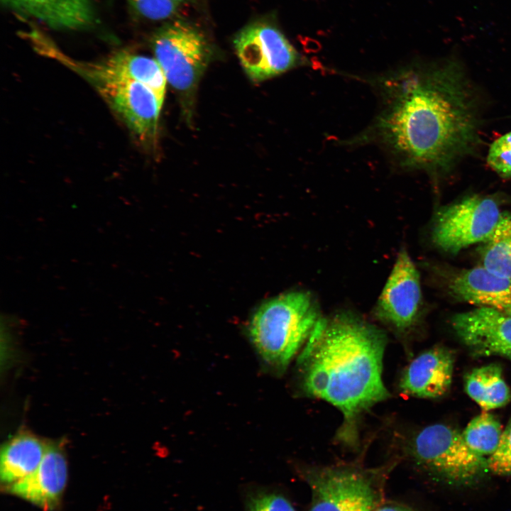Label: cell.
<instances>
[{"instance_id":"obj_1","label":"cell","mask_w":511,"mask_h":511,"mask_svg":"<svg viewBox=\"0 0 511 511\" xmlns=\"http://www.w3.org/2000/svg\"><path fill=\"white\" fill-rule=\"evenodd\" d=\"M379 99L375 118L347 145L375 144L394 165L447 170L478 138L476 108L456 62L412 64L368 79Z\"/></svg>"},{"instance_id":"obj_2","label":"cell","mask_w":511,"mask_h":511,"mask_svg":"<svg viewBox=\"0 0 511 511\" xmlns=\"http://www.w3.org/2000/svg\"><path fill=\"white\" fill-rule=\"evenodd\" d=\"M386 343L379 328L342 312L321 317L298 357L304 392L341 412L336 436L346 444H356L362 415L390 396L383 380Z\"/></svg>"},{"instance_id":"obj_3","label":"cell","mask_w":511,"mask_h":511,"mask_svg":"<svg viewBox=\"0 0 511 511\" xmlns=\"http://www.w3.org/2000/svg\"><path fill=\"white\" fill-rule=\"evenodd\" d=\"M312 297L290 292L263 303L250 321V339L263 360L285 369L305 344L321 319Z\"/></svg>"},{"instance_id":"obj_4","label":"cell","mask_w":511,"mask_h":511,"mask_svg":"<svg viewBox=\"0 0 511 511\" xmlns=\"http://www.w3.org/2000/svg\"><path fill=\"white\" fill-rule=\"evenodd\" d=\"M153 47L167 82L182 95L192 94L210 57L203 35L192 26L177 21L158 31Z\"/></svg>"},{"instance_id":"obj_5","label":"cell","mask_w":511,"mask_h":511,"mask_svg":"<svg viewBox=\"0 0 511 511\" xmlns=\"http://www.w3.org/2000/svg\"><path fill=\"white\" fill-rule=\"evenodd\" d=\"M410 450L418 463L455 481H471L488 470V458L474 453L461 432L444 424H431L418 432Z\"/></svg>"},{"instance_id":"obj_6","label":"cell","mask_w":511,"mask_h":511,"mask_svg":"<svg viewBox=\"0 0 511 511\" xmlns=\"http://www.w3.org/2000/svg\"><path fill=\"white\" fill-rule=\"evenodd\" d=\"M502 213L495 200L472 195L440 209L434 218L433 243L444 252L456 254L492 233Z\"/></svg>"},{"instance_id":"obj_7","label":"cell","mask_w":511,"mask_h":511,"mask_svg":"<svg viewBox=\"0 0 511 511\" xmlns=\"http://www.w3.org/2000/svg\"><path fill=\"white\" fill-rule=\"evenodd\" d=\"M233 43L246 72L256 82L307 62L285 35L270 24H251L238 33Z\"/></svg>"},{"instance_id":"obj_8","label":"cell","mask_w":511,"mask_h":511,"mask_svg":"<svg viewBox=\"0 0 511 511\" xmlns=\"http://www.w3.org/2000/svg\"><path fill=\"white\" fill-rule=\"evenodd\" d=\"M85 76L134 133L143 140L155 136L163 102L150 88L131 79Z\"/></svg>"},{"instance_id":"obj_9","label":"cell","mask_w":511,"mask_h":511,"mask_svg":"<svg viewBox=\"0 0 511 511\" xmlns=\"http://www.w3.org/2000/svg\"><path fill=\"white\" fill-rule=\"evenodd\" d=\"M312 490L309 511H373L375 491L369 479L351 468H322L307 476Z\"/></svg>"},{"instance_id":"obj_10","label":"cell","mask_w":511,"mask_h":511,"mask_svg":"<svg viewBox=\"0 0 511 511\" xmlns=\"http://www.w3.org/2000/svg\"><path fill=\"white\" fill-rule=\"evenodd\" d=\"M422 292L418 271L406 251L402 250L378 301L375 314L399 331L416 322Z\"/></svg>"},{"instance_id":"obj_11","label":"cell","mask_w":511,"mask_h":511,"mask_svg":"<svg viewBox=\"0 0 511 511\" xmlns=\"http://www.w3.org/2000/svg\"><path fill=\"white\" fill-rule=\"evenodd\" d=\"M451 323L473 356H499L511 361V314L478 307L455 314Z\"/></svg>"},{"instance_id":"obj_12","label":"cell","mask_w":511,"mask_h":511,"mask_svg":"<svg viewBox=\"0 0 511 511\" xmlns=\"http://www.w3.org/2000/svg\"><path fill=\"white\" fill-rule=\"evenodd\" d=\"M67 481V463L62 449L49 443L37 468L6 488L44 510H52L58 506Z\"/></svg>"},{"instance_id":"obj_13","label":"cell","mask_w":511,"mask_h":511,"mask_svg":"<svg viewBox=\"0 0 511 511\" xmlns=\"http://www.w3.org/2000/svg\"><path fill=\"white\" fill-rule=\"evenodd\" d=\"M454 356L444 346L431 348L415 357L405 369L399 383L406 395L434 399L449 390L453 378Z\"/></svg>"},{"instance_id":"obj_14","label":"cell","mask_w":511,"mask_h":511,"mask_svg":"<svg viewBox=\"0 0 511 511\" xmlns=\"http://www.w3.org/2000/svg\"><path fill=\"white\" fill-rule=\"evenodd\" d=\"M449 287L458 300L511 314V280L482 265L456 273Z\"/></svg>"},{"instance_id":"obj_15","label":"cell","mask_w":511,"mask_h":511,"mask_svg":"<svg viewBox=\"0 0 511 511\" xmlns=\"http://www.w3.org/2000/svg\"><path fill=\"white\" fill-rule=\"evenodd\" d=\"M10 8L53 28L79 29L94 20L91 0H2Z\"/></svg>"},{"instance_id":"obj_16","label":"cell","mask_w":511,"mask_h":511,"mask_svg":"<svg viewBox=\"0 0 511 511\" xmlns=\"http://www.w3.org/2000/svg\"><path fill=\"white\" fill-rule=\"evenodd\" d=\"M83 70L92 75L141 82L163 103L167 79L155 58L121 52L101 63L84 65Z\"/></svg>"},{"instance_id":"obj_17","label":"cell","mask_w":511,"mask_h":511,"mask_svg":"<svg viewBox=\"0 0 511 511\" xmlns=\"http://www.w3.org/2000/svg\"><path fill=\"white\" fill-rule=\"evenodd\" d=\"M48 444L29 433H20L1 447L0 479L8 487L33 473L40 463Z\"/></svg>"},{"instance_id":"obj_18","label":"cell","mask_w":511,"mask_h":511,"mask_svg":"<svg viewBox=\"0 0 511 511\" xmlns=\"http://www.w3.org/2000/svg\"><path fill=\"white\" fill-rule=\"evenodd\" d=\"M464 383L468 395L484 411L502 407L511 400V390L498 364L473 369L465 376Z\"/></svg>"},{"instance_id":"obj_19","label":"cell","mask_w":511,"mask_h":511,"mask_svg":"<svg viewBox=\"0 0 511 511\" xmlns=\"http://www.w3.org/2000/svg\"><path fill=\"white\" fill-rule=\"evenodd\" d=\"M483 243L482 266L511 280V214L502 213L496 227Z\"/></svg>"},{"instance_id":"obj_20","label":"cell","mask_w":511,"mask_h":511,"mask_svg":"<svg viewBox=\"0 0 511 511\" xmlns=\"http://www.w3.org/2000/svg\"><path fill=\"white\" fill-rule=\"evenodd\" d=\"M502 429L492 414L484 411L473 418L461 432L468 446L476 454L490 457L497 449Z\"/></svg>"},{"instance_id":"obj_21","label":"cell","mask_w":511,"mask_h":511,"mask_svg":"<svg viewBox=\"0 0 511 511\" xmlns=\"http://www.w3.org/2000/svg\"><path fill=\"white\" fill-rule=\"evenodd\" d=\"M487 161L500 176L511 177V132L498 138L491 144Z\"/></svg>"},{"instance_id":"obj_22","label":"cell","mask_w":511,"mask_h":511,"mask_svg":"<svg viewBox=\"0 0 511 511\" xmlns=\"http://www.w3.org/2000/svg\"><path fill=\"white\" fill-rule=\"evenodd\" d=\"M488 466L495 474L511 476V419L502 431L497 449L488 458Z\"/></svg>"},{"instance_id":"obj_23","label":"cell","mask_w":511,"mask_h":511,"mask_svg":"<svg viewBox=\"0 0 511 511\" xmlns=\"http://www.w3.org/2000/svg\"><path fill=\"white\" fill-rule=\"evenodd\" d=\"M248 511H295L283 496L263 491L251 493L247 498Z\"/></svg>"},{"instance_id":"obj_24","label":"cell","mask_w":511,"mask_h":511,"mask_svg":"<svg viewBox=\"0 0 511 511\" xmlns=\"http://www.w3.org/2000/svg\"><path fill=\"white\" fill-rule=\"evenodd\" d=\"M136 10L150 20H163L172 16L179 4L172 0H131Z\"/></svg>"},{"instance_id":"obj_25","label":"cell","mask_w":511,"mask_h":511,"mask_svg":"<svg viewBox=\"0 0 511 511\" xmlns=\"http://www.w3.org/2000/svg\"><path fill=\"white\" fill-rule=\"evenodd\" d=\"M373 511H414L412 509L401 505L397 504H386L381 505L375 509H374Z\"/></svg>"},{"instance_id":"obj_26","label":"cell","mask_w":511,"mask_h":511,"mask_svg":"<svg viewBox=\"0 0 511 511\" xmlns=\"http://www.w3.org/2000/svg\"><path fill=\"white\" fill-rule=\"evenodd\" d=\"M172 1L180 5V4L182 2H183L185 0H172Z\"/></svg>"}]
</instances>
